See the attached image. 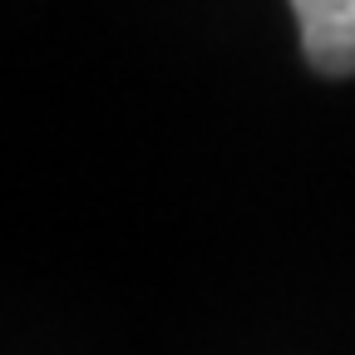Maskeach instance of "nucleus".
Returning <instances> with one entry per match:
<instances>
[{
	"mask_svg": "<svg viewBox=\"0 0 355 355\" xmlns=\"http://www.w3.org/2000/svg\"><path fill=\"white\" fill-rule=\"evenodd\" d=\"M306 60L321 74H355V0H291Z\"/></svg>",
	"mask_w": 355,
	"mask_h": 355,
	"instance_id": "1",
	"label": "nucleus"
}]
</instances>
